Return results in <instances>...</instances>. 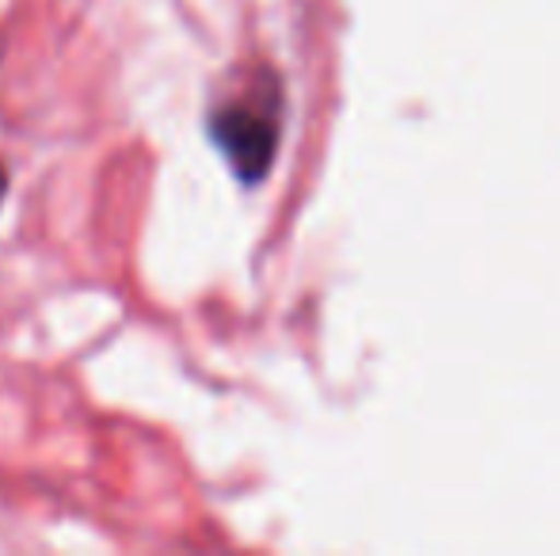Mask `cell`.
Instances as JSON below:
<instances>
[{
	"label": "cell",
	"mask_w": 560,
	"mask_h": 556,
	"mask_svg": "<svg viewBox=\"0 0 560 556\" xmlns=\"http://www.w3.org/2000/svg\"><path fill=\"white\" fill-rule=\"evenodd\" d=\"M210 138L244 184H259L271 168L275 149H279V122H275L271 111L229 104L210 115Z\"/></svg>",
	"instance_id": "obj_1"
},
{
	"label": "cell",
	"mask_w": 560,
	"mask_h": 556,
	"mask_svg": "<svg viewBox=\"0 0 560 556\" xmlns=\"http://www.w3.org/2000/svg\"><path fill=\"white\" fill-rule=\"evenodd\" d=\"M4 187H8V176L0 171V199H4Z\"/></svg>",
	"instance_id": "obj_2"
}]
</instances>
